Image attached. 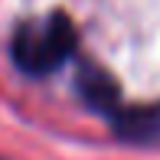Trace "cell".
<instances>
[{
    "label": "cell",
    "instance_id": "obj_1",
    "mask_svg": "<svg viewBox=\"0 0 160 160\" xmlns=\"http://www.w3.org/2000/svg\"><path fill=\"white\" fill-rule=\"evenodd\" d=\"M75 49V26L65 13L26 20L13 36V59L30 75H46L59 69Z\"/></svg>",
    "mask_w": 160,
    "mask_h": 160
},
{
    "label": "cell",
    "instance_id": "obj_2",
    "mask_svg": "<svg viewBox=\"0 0 160 160\" xmlns=\"http://www.w3.org/2000/svg\"><path fill=\"white\" fill-rule=\"evenodd\" d=\"M78 88H82L85 101H88L92 108H98V111H111V108L118 105V85H114V78L108 75V72L95 69V65L82 69Z\"/></svg>",
    "mask_w": 160,
    "mask_h": 160
},
{
    "label": "cell",
    "instance_id": "obj_3",
    "mask_svg": "<svg viewBox=\"0 0 160 160\" xmlns=\"http://www.w3.org/2000/svg\"><path fill=\"white\" fill-rule=\"evenodd\" d=\"M118 134L128 141H154L160 137V108H131L118 114Z\"/></svg>",
    "mask_w": 160,
    "mask_h": 160
}]
</instances>
